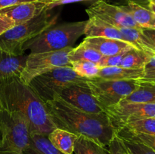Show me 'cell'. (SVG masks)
Here are the masks:
<instances>
[{"label":"cell","mask_w":155,"mask_h":154,"mask_svg":"<svg viewBox=\"0 0 155 154\" xmlns=\"http://www.w3.org/2000/svg\"><path fill=\"white\" fill-rule=\"evenodd\" d=\"M45 105L55 128L89 137L106 148L116 134V128L110 123L107 113H86L71 105L61 96L47 101Z\"/></svg>","instance_id":"1"},{"label":"cell","mask_w":155,"mask_h":154,"mask_svg":"<svg viewBox=\"0 0 155 154\" xmlns=\"http://www.w3.org/2000/svg\"><path fill=\"white\" fill-rule=\"evenodd\" d=\"M0 109L21 114L30 133L48 135L55 128L45 103L20 77L0 79Z\"/></svg>","instance_id":"2"},{"label":"cell","mask_w":155,"mask_h":154,"mask_svg":"<svg viewBox=\"0 0 155 154\" xmlns=\"http://www.w3.org/2000/svg\"><path fill=\"white\" fill-rule=\"evenodd\" d=\"M87 21L64 23L53 25L28 41L24 45V51L30 53L54 51L73 48L77 39L85 35Z\"/></svg>","instance_id":"3"},{"label":"cell","mask_w":155,"mask_h":154,"mask_svg":"<svg viewBox=\"0 0 155 154\" xmlns=\"http://www.w3.org/2000/svg\"><path fill=\"white\" fill-rule=\"evenodd\" d=\"M58 18V14L49 13V11L45 10L33 19L15 26L0 36V48L12 55H23L25 52L24 45L54 25Z\"/></svg>","instance_id":"4"},{"label":"cell","mask_w":155,"mask_h":154,"mask_svg":"<svg viewBox=\"0 0 155 154\" xmlns=\"http://www.w3.org/2000/svg\"><path fill=\"white\" fill-rule=\"evenodd\" d=\"M89 79L78 75L72 66H62L36 77L29 85L45 103L60 96L64 89L74 85H88Z\"/></svg>","instance_id":"5"},{"label":"cell","mask_w":155,"mask_h":154,"mask_svg":"<svg viewBox=\"0 0 155 154\" xmlns=\"http://www.w3.org/2000/svg\"><path fill=\"white\" fill-rule=\"evenodd\" d=\"M30 131L21 114L0 109V154H24Z\"/></svg>","instance_id":"6"},{"label":"cell","mask_w":155,"mask_h":154,"mask_svg":"<svg viewBox=\"0 0 155 154\" xmlns=\"http://www.w3.org/2000/svg\"><path fill=\"white\" fill-rule=\"evenodd\" d=\"M92 95L106 111L120 104L139 87L136 80H107L95 78L87 82Z\"/></svg>","instance_id":"7"},{"label":"cell","mask_w":155,"mask_h":154,"mask_svg":"<svg viewBox=\"0 0 155 154\" xmlns=\"http://www.w3.org/2000/svg\"><path fill=\"white\" fill-rule=\"evenodd\" d=\"M74 48L54 51L30 53L27 55L25 66L20 79L25 84L29 85L36 77L62 66H71L69 55Z\"/></svg>","instance_id":"8"},{"label":"cell","mask_w":155,"mask_h":154,"mask_svg":"<svg viewBox=\"0 0 155 154\" xmlns=\"http://www.w3.org/2000/svg\"><path fill=\"white\" fill-rule=\"evenodd\" d=\"M106 113L110 123L117 130L133 121L155 118V104L131 103L117 104L106 110Z\"/></svg>","instance_id":"9"},{"label":"cell","mask_w":155,"mask_h":154,"mask_svg":"<svg viewBox=\"0 0 155 154\" xmlns=\"http://www.w3.org/2000/svg\"><path fill=\"white\" fill-rule=\"evenodd\" d=\"M89 17H96L117 28L132 27L142 30L131 15L121 6L110 5L105 1H98L91 5L86 10Z\"/></svg>","instance_id":"10"},{"label":"cell","mask_w":155,"mask_h":154,"mask_svg":"<svg viewBox=\"0 0 155 154\" xmlns=\"http://www.w3.org/2000/svg\"><path fill=\"white\" fill-rule=\"evenodd\" d=\"M60 96L74 107L94 114H104L106 111L92 95L88 85H74L64 89Z\"/></svg>","instance_id":"11"},{"label":"cell","mask_w":155,"mask_h":154,"mask_svg":"<svg viewBox=\"0 0 155 154\" xmlns=\"http://www.w3.org/2000/svg\"><path fill=\"white\" fill-rule=\"evenodd\" d=\"M46 8V3L42 0L24 2L0 10V15L6 17L15 23V26L24 24L39 16Z\"/></svg>","instance_id":"12"},{"label":"cell","mask_w":155,"mask_h":154,"mask_svg":"<svg viewBox=\"0 0 155 154\" xmlns=\"http://www.w3.org/2000/svg\"><path fill=\"white\" fill-rule=\"evenodd\" d=\"M83 42L98 51L103 56L115 55L135 48L131 44L125 41L104 37H86Z\"/></svg>","instance_id":"13"},{"label":"cell","mask_w":155,"mask_h":154,"mask_svg":"<svg viewBox=\"0 0 155 154\" xmlns=\"http://www.w3.org/2000/svg\"><path fill=\"white\" fill-rule=\"evenodd\" d=\"M85 35L86 37H104L125 41L120 28L96 17H89L86 24Z\"/></svg>","instance_id":"14"},{"label":"cell","mask_w":155,"mask_h":154,"mask_svg":"<svg viewBox=\"0 0 155 154\" xmlns=\"http://www.w3.org/2000/svg\"><path fill=\"white\" fill-rule=\"evenodd\" d=\"M27 58L25 54L12 55L0 48V79L21 76Z\"/></svg>","instance_id":"15"},{"label":"cell","mask_w":155,"mask_h":154,"mask_svg":"<svg viewBox=\"0 0 155 154\" xmlns=\"http://www.w3.org/2000/svg\"><path fill=\"white\" fill-rule=\"evenodd\" d=\"M145 75V69H129L110 66L100 69L97 78L107 80H139Z\"/></svg>","instance_id":"16"},{"label":"cell","mask_w":155,"mask_h":154,"mask_svg":"<svg viewBox=\"0 0 155 154\" xmlns=\"http://www.w3.org/2000/svg\"><path fill=\"white\" fill-rule=\"evenodd\" d=\"M120 30L124 36V40L131 44L135 48L151 56L155 55V47L143 33V29L139 30L132 27H124Z\"/></svg>","instance_id":"17"},{"label":"cell","mask_w":155,"mask_h":154,"mask_svg":"<svg viewBox=\"0 0 155 154\" xmlns=\"http://www.w3.org/2000/svg\"><path fill=\"white\" fill-rule=\"evenodd\" d=\"M121 7L142 29L155 30V14L149 8L133 2H128L127 5Z\"/></svg>","instance_id":"18"},{"label":"cell","mask_w":155,"mask_h":154,"mask_svg":"<svg viewBox=\"0 0 155 154\" xmlns=\"http://www.w3.org/2000/svg\"><path fill=\"white\" fill-rule=\"evenodd\" d=\"M48 137L51 143L61 152L64 154H73L74 144L79 136L66 130L55 128Z\"/></svg>","instance_id":"19"},{"label":"cell","mask_w":155,"mask_h":154,"mask_svg":"<svg viewBox=\"0 0 155 154\" xmlns=\"http://www.w3.org/2000/svg\"><path fill=\"white\" fill-rule=\"evenodd\" d=\"M24 154H64L51 143L48 135L30 133V143Z\"/></svg>","instance_id":"20"},{"label":"cell","mask_w":155,"mask_h":154,"mask_svg":"<svg viewBox=\"0 0 155 154\" xmlns=\"http://www.w3.org/2000/svg\"><path fill=\"white\" fill-rule=\"evenodd\" d=\"M137 81V80H136ZM138 82V81H137ZM136 91L124 98L119 104L131 103H151L155 104V85L146 82H139Z\"/></svg>","instance_id":"21"},{"label":"cell","mask_w":155,"mask_h":154,"mask_svg":"<svg viewBox=\"0 0 155 154\" xmlns=\"http://www.w3.org/2000/svg\"><path fill=\"white\" fill-rule=\"evenodd\" d=\"M153 56L136 48L129 50L124 55L119 66L129 69H145Z\"/></svg>","instance_id":"22"},{"label":"cell","mask_w":155,"mask_h":154,"mask_svg":"<svg viewBox=\"0 0 155 154\" xmlns=\"http://www.w3.org/2000/svg\"><path fill=\"white\" fill-rule=\"evenodd\" d=\"M74 154H110L108 148L85 136H79L74 144Z\"/></svg>","instance_id":"23"},{"label":"cell","mask_w":155,"mask_h":154,"mask_svg":"<svg viewBox=\"0 0 155 154\" xmlns=\"http://www.w3.org/2000/svg\"><path fill=\"white\" fill-rule=\"evenodd\" d=\"M102 57L103 55L101 53L89 47L83 42L80 44L77 48H74L69 55L71 62L77 60H88L98 63Z\"/></svg>","instance_id":"24"},{"label":"cell","mask_w":155,"mask_h":154,"mask_svg":"<svg viewBox=\"0 0 155 154\" xmlns=\"http://www.w3.org/2000/svg\"><path fill=\"white\" fill-rule=\"evenodd\" d=\"M71 66L80 76L90 79L97 78L101 69L98 63L88 60L73 61L71 62Z\"/></svg>","instance_id":"25"},{"label":"cell","mask_w":155,"mask_h":154,"mask_svg":"<svg viewBox=\"0 0 155 154\" xmlns=\"http://www.w3.org/2000/svg\"><path fill=\"white\" fill-rule=\"evenodd\" d=\"M120 128H125L136 133L155 135V118H148L133 121L126 124Z\"/></svg>","instance_id":"26"},{"label":"cell","mask_w":155,"mask_h":154,"mask_svg":"<svg viewBox=\"0 0 155 154\" xmlns=\"http://www.w3.org/2000/svg\"><path fill=\"white\" fill-rule=\"evenodd\" d=\"M116 134L121 138L125 139V140H133V141L144 143L155 151V135L136 133L125 129V128H120V129L116 130Z\"/></svg>","instance_id":"27"},{"label":"cell","mask_w":155,"mask_h":154,"mask_svg":"<svg viewBox=\"0 0 155 154\" xmlns=\"http://www.w3.org/2000/svg\"><path fill=\"white\" fill-rule=\"evenodd\" d=\"M123 139V138H122ZM132 154H155V151L144 143L123 139Z\"/></svg>","instance_id":"28"},{"label":"cell","mask_w":155,"mask_h":154,"mask_svg":"<svg viewBox=\"0 0 155 154\" xmlns=\"http://www.w3.org/2000/svg\"><path fill=\"white\" fill-rule=\"evenodd\" d=\"M107 148L110 154H130V151L124 140L117 134L112 139Z\"/></svg>","instance_id":"29"},{"label":"cell","mask_w":155,"mask_h":154,"mask_svg":"<svg viewBox=\"0 0 155 154\" xmlns=\"http://www.w3.org/2000/svg\"><path fill=\"white\" fill-rule=\"evenodd\" d=\"M128 51H124L118 54L110 56H103L102 58L98 63L100 68L110 67V66H119L124 58V55Z\"/></svg>","instance_id":"30"},{"label":"cell","mask_w":155,"mask_h":154,"mask_svg":"<svg viewBox=\"0 0 155 154\" xmlns=\"http://www.w3.org/2000/svg\"><path fill=\"white\" fill-rule=\"evenodd\" d=\"M46 3V8L45 10L50 11L57 6L63 5L73 4L77 2H97L98 1H104V0H42Z\"/></svg>","instance_id":"31"},{"label":"cell","mask_w":155,"mask_h":154,"mask_svg":"<svg viewBox=\"0 0 155 154\" xmlns=\"http://www.w3.org/2000/svg\"><path fill=\"white\" fill-rule=\"evenodd\" d=\"M15 26V23L12 20L2 15H0V36Z\"/></svg>","instance_id":"32"},{"label":"cell","mask_w":155,"mask_h":154,"mask_svg":"<svg viewBox=\"0 0 155 154\" xmlns=\"http://www.w3.org/2000/svg\"><path fill=\"white\" fill-rule=\"evenodd\" d=\"M137 81L139 82H146L155 85V68L145 69L144 76Z\"/></svg>","instance_id":"33"},{"label":"cell","mask_w":155,"mask_h":154,"mask_svg":"<svg viewBox=\"0 0 155 154\" xmlns=\"http://www.w3.org/2000/svg\"><path fill=\"white\" fill-rule=\"evenodd\" d=\"M37 0H0V10L10 6L15 5L21 4L24 2H35Z\"/></svg>","instance_id":"34"},{"label":"cell","mask_w":155,"mask_h":154,"mask_svg":"<svg viewBox=\"0 0 155 154\" xmlns=\"http://www.w3.org/2000/svg\"><path fill=\"white\" fill-rule=\"evenodd\" d=\"M143 33L145 36L148 37L153 44V45L155 47V30H152V29H143L142 30Z\"/></svg>","instance_id":"35"},{"label":"cell","mask_w":155,"mask_h":154,"mask_svg":"<svg viewBox=\"0 0 155 154\" xmlns=\"http://www.w3.org/2000/svg\"><path fill=\"white\" fill-rule=\"evenodd\" d=\"M105 1V0H104ZM126 1L128 2H133L137 3V4L140 5L144 6L145 8H148V5H149V0H126Z\"/></svg>","instance_id":"36"},{"label":"cell","mask_w":155,"mask_h":154,"mask_svg":"<svg viewBox=\"0 0 155 154\" xmlns=\"http://www.w3.org/2000/svg\"><path fill=\"white\" fill-rule=\"evenodd\" d=\"M152 68H155V55L151 57V60H149L148 63L145 66V69H152Z\"/></svg>","instance_id":"37"},{"label":"cell","mask_w":155,"mask_h":154,"mask_svg":"<svg viewBox=\"0 0 155 154\" xmlns=\"http://www.w3.org/2000/svg\"><path fill=\"white\" fill-rule=\"evenodd\" d=\"M148 8H149L151 11L154 12V14H155V4L154 3L150 2L149 5H148Z\"/></svg>","instance_id":"38"},{"label":"cell","mask_w":155,"mask_h":154,"mask_svg":"<svg viewBox=\"0 0 155 154\" xmlns=\"http://www.w3.org/2000/svg\"><path fill=\"white\" fill-rule=\"evenodd\" d=\"M150 2L154 3V4H155V0H149V3H150Z\"/></svg>","instance_id":"39"},{"label":"cell","mask_w":155,"mask_h":154,"mask_svg":"<svg viewBox=\"0 0 155 154\" xmlns=\"http://www.w3.org/2000/svg\"><path fill=\"white\" fill-rule=\"evenodd\" d=\"M130 154H132V153H131V152H130Z\"/></svg>","instance_id":"40"}]
</instances>
